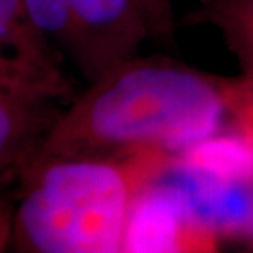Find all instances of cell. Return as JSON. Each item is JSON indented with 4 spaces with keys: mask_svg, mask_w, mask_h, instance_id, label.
I'll return each instance as SVG.
<instances>
[{
    "mask_svg": "<svg viewBox=\"0 0 253 253\" xmlns=\"http://www.w3.org/2000/svg\"><path fill=\"white\" fill-rule=\"evenodd\" d=\"M236 90L238 83L229 84L172 58L135 56L92 81L56 117L32 163L133 150L182 156L219 133Z\"/></svg>",
    "mask_w": 253,
    "mask_h": 253,
    "instance_id": "6da1fadb",
    "label": "cell"
},
{
    "mask_svg": "<svg viewBox=\"0 0 253 253\" xmlns=\"http://www.w3.org/2000/svg\"><path fill=\"white\" fill-rule=\"evenodd\" d=\"M172 154L133 150L32 163L15 207L17 253H120L131 201Z\"/></svg>",
    "mask_w": 253,
    "mask_h": 253,
    "instance_id": "7a4b0ae2",
    "label": "cell"
},
{
    "mask_svg": "<svg viewBox=\"0 0 253 253\" xmlns=\"http://www.w3.org/2000/svg\"><path fill=\"white\" fill-rule=\"evenodd\" d=\"M77 28L75 62L96 81L118 64L135 58L150 38L139 0H68Z\"/></svg>",
    "mask_w": 253,
    "mask_h": 253,
    "instance_id": "3957f363",
    "label": "cell"
},
{
    "mask_svg": "<svg viewBox=\"0 0 253 253\" xmlns=\"http://www.w3.org/2000/svg\"><path fill=\"white\" fill-rule=\"evenodd\" d=\"M0 84L45 100L68 90L51 42L28 23L21 0H0Z\"/></svg>",
    "mask_w": 253,
    "mask_h": 253,
    "instance_id": "277c9868",
    "label": "cell"
},
{
    "mask_svg": "<svg viewBox=\"0 0 253 253\" xmlns=\"http://www.w3.org/2000/svg\"><path fill=\"white\" fill-rule=\"evenodd\" d=\"M193 227L180 193L158 172L131 201L120 253H188Z\"/></svg>",
    "mask_w": 253,
    "mask_h": 253,
    "instance_id": "5b68a950",
    "label": "cell"
},
{
    "mask_svg": "<svg viewBox=\"0 0 253 253\" xmlns=\"http://www.w3.org/2000/svg\"><path fill=\"white\" fill-rule=\"evenodd\" d=\"M51 100L0 84V165L38 150L56 117H49Z\"/></svg>",
    "mask_w": 253,
    "mask_h": 253,
    "instance_id": "8992f818",
    "label": "cell"
},
{
    "mask_svg": "<svg viewBox=\"0 0 253 253\" xmlns=\"http://www.w3.org/2000/svg\"><path fill=\"white\" fill-rule=\"evenodd\" d=\"M188 21L216 28L246 77H253V0H201Z\"/></svg>",
    "mask_w": 253,
    "mask_h": 253,
    "instance_id": "52a82bcc",
    "label": "cell"
},
{
    "mask_svg": "<svg viewBox=\"0 0 253 253\" xmlns=\"http://www.w3.org/2000/svg\"><path fill=\"white\" fill-rule=\"evenodd\" d=\"M28 23L51 43L62 45L75 58L77 28L68 0H21Z\"/></svg>",
    "mask_w": 253,
    "mask_h": 253,
    "instance_id": "ba28073f",
    "label": "cell"
},
{
    "mask_svg": "<svg viewBox=\"0 0 253 253\" xmlns=\"http://www.w3.org/2000/svg\"><path fill=\"white\" fill-rule=\"evenodd\" d=\"M139 4L148 21L150 38L171 43L174 40V30H176L172 0H139Z\"/></svg>",
    "mask_w": 253,
    "mask_h": 253,
    "instance_id": "9c48e42d",
    "label": "cell"
},
{
    "mask_svg": "<svg viewBox=\"0 0 253 253\" xmlns=\"http://www.w3.org/2000/svg\"><path fill=\"white\" fill-rule=\"evenodd\" d=\"M15 238V207L8 199H0V253H9Z\"/></svg>",
    "mask_w": 253,
    "mask_h": 253,
    "instance_id": "30bf717a",
    "label": "cell"
}]
</instances>
